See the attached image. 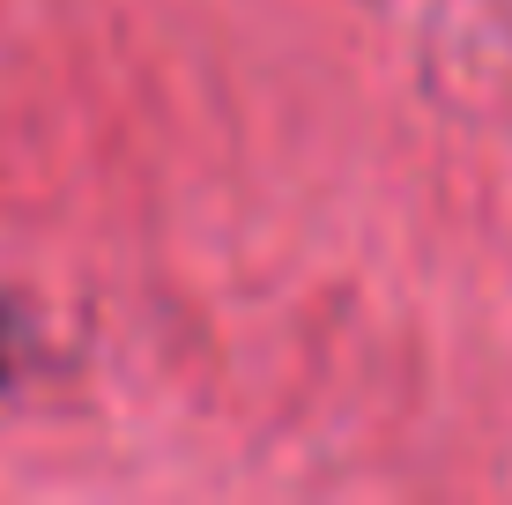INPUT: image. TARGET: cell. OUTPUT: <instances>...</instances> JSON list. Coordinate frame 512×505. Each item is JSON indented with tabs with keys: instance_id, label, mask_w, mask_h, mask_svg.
<instances>
[{
	"instance_id": "obj_1",
	"label": "cell",
	"mask_w": 512,
	"mask_h": 505,
	"mask_svg": "<svg viewBox=\"0 0 512 505\" xmlns=\"http://www.w3.org/2000/svg\"><path fill=\"white\" fill-rule=\"evenodd\" d=\"M0 379H8V342H0Z\"/></svg>"
}]
</instances>
